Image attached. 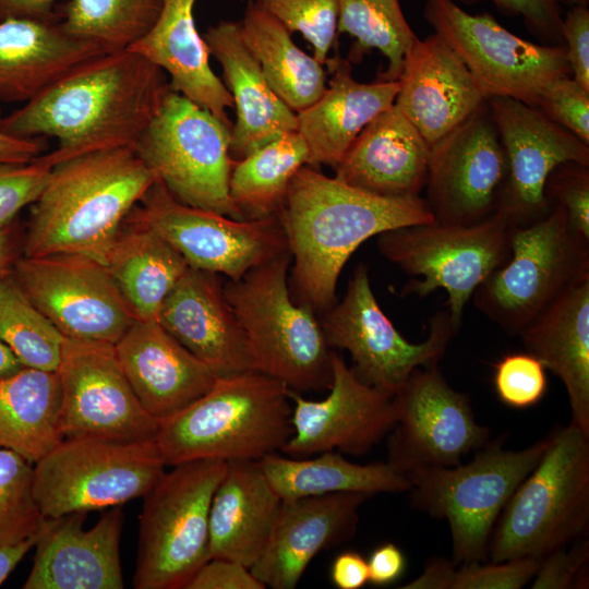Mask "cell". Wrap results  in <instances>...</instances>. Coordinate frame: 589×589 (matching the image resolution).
Listing matches in <instances>:
<instances>
[{"label": "cell", "mask_w": 589, "mask_h": 589, "mask_svg": "<svg viewBox=\"0 0 589 589\" xmlns=\"http://www.w3.org/2000/svg\"><path fill=\"white\" fill-rule=\"evenodd\" d=\"M370 496L350 492L283 501L268 545L250 568L252 574L266 588H296L318 553L356 534L359 509Z\"/></svg>", "instance_id": "obj_25"}, {"label": "cell", "mask_w": 589, "mask_h": 589, "mask_svg": "<svg viewBox=\"0 0 589 589\" xmlns=\"http://www.w3.org/2000/svg\"><path fill=\"white\" fill-rule=\"evenodd\" d=\"M430 146L393 105L375 117L334 167L335 178L384 197L420 196Z\"/></svg>", "instance_id": "obj_27"}, {"label": "cell", "mask_w": 589, "mask_h": 589, "mask_svg": "<svg viewBox=\"0 0 589 589\" xmlns=\"http://www.w3.org/2000/svg\"><path fill=\"white\" fill-rule=\"evenodd\" d=\"M52 168L45 153L24 164H0V230L37 200Z\"/></svg>", "instance_id": "obj_46"}, {"label": "cell", "mask_w": 589, "mask_h": 589, "mask_svg": "<svg viewBox=\"0 0 589 589\" xmlns=\"http://www.w3.org/2000/svg\"><path fill=\"white\" fill-rule=\"evenodd\" d=\"M129 214L156 231L190 267L232 280L289 251L278 215L235 219L179 202L159 181Z\"/></svg>", "instance_id": "obj_15"}, {"label": "cell", "mask_w": 589, "mask_h": 589, "mask_svg": "<svg viewBox=\"0 0 589 589\" xmlns=\"http://www.w3.org/2000/svg\"><path fill=\"white\" fill-rule=\"evenodd\" d=\"M423 16L488 99L508 97L536 108L551 83L572 76L564 46L522 39L489 13L472 15L450 0H425Z\"/></svg>", "instance_id": "obj_14"}, {"label": "cell", "mask_w": 589, "mask_h": 589, "mask_svg": "<svg viewBox=\"0 0 589 589\" xmlns=\"http://www.w3.org/2000/svg\"><path fill=\"white\" fill-rule=\"evenodd\" d=\"M329 394L308 400L290 390L292 434L279 452L306 458L328 450L362 456L396 423L393 395L362 383L344 358L332 352Z\"/></svg>", "instance_id": "obj_20"}, {"label": "cell", "mask_w": 589, "mask_h": 589, "mask_svg": "<svg viewBox=\"0 0 589 589\" xmlns=\"http://www.w3.org/2000/svg\"><path fill=\"white\" fill-rule=\"evenodd\" d=\"M164 0H68L58 11L70 34L108 51L131 47L157 21Z\"/></svg>", "instance_id": "obj_40"}, {"label": "cell", "mask_w": 589, "mask_h": 589, "mask_svg": "<svg viewBox=\"0 0 589 589\" xmlns=\"http://www.w3.org/2000/svg\"><path fill=\"white\" fill-rule=\"evenodd\" d=\"M115 348L140 404L158 422L206 394L218 377L158 321L136 320Z\"/></svg>", "instance_id": "obj_26"}, {"label": "cell", "mask_w": 589, "mask_h": 589, "mask_svg": "<svg viewBox=\"0 0 589 589\" xmlns=\"http://www.w3.org/2000/svg\"><path fill=\"white\" fill-rule=\"evenodd\" d=\"M0 339L23 366L57 371L65 337L26 297L11 274L0 280Z\"/></svg>", "instance_id": "obj_41"}, {"label": "cell", "mask_w": 589, "mask_h": 589, "mask_svg": "<svg viewBox=\"0 0 589 589\" xmlns=\"http://www.w3.org/2000/svg\"><path fill=\"white\" fill-rule=\"evenodd\" d=\"M281 503L257 460L227 461L209 509L211 558L251 568L268 545Z\"/></svg>", "instance_id": "obj_30"}, {"label": "cell", "mask_w": 589, "mask_h": 589, "mask_svg": "<svg viewBox=\"0 0 589 589\" xmlns=\"http://www.w3.org/2000/svg\"><path fill=\"white\" fill-rule=\"evenodd\" d=\"M562 35L572 77L589 91V10L574 5L563 15Z\"/></svg>", "instance_id": "obj_51"}, {"label": "cell", "mask_w": 589, "mask_h": 589, "mask_svg": "<svg viewBox=\"0 0 589 589\" xmlns=\"http://www.w3.org/2000/svg\"><path fill=\"white\" fill-rule=\"evenodd\" d=\"M59 0H0V21L8 19H33L59 21Z\"/></svg>", "instance_id": "obj_56"}, {"label": "cell", "mask_w": 589, "mask_h": 589, "mask_svg": "<svg viewBox=\"0 0 589 589\" xmlns=\"http://www.w3.org/2000/svg\"><path fill=\"white\" fill-rule=\"evenodd\" d=\"M536 109L589 144V91L572 76L551 83L539 97Z\"/></svg>", "instance_id": "obj_48"}, {"label": "cell", "mask_w": 589, "mask_h": 589, "mask_svg": "<svg viewBox=\"0 0 589 589\" xmlns=\"http://www.w3.org/2000/svg\"><path fill=\"white\" fill-rule=\"evenodd\" d=\"M104 264L140 321H157L164 300L189 267L176 249L130 214Z\"/></svg>", "instance_id": "obj_34"}, {"label": "cell", "mask_w": 589, "mask_h": 589, "mask_svg": "<svg viewBox=\"0 0 589 589\" xmlns=\"http://www.w3.org/2000/svg\"><path fill=\"white\" fill-rule=\"evenodd\" d=\"M34 465L0 448V546L37 533L44 518L34 495Z\"/></svg>", "instance_id": "obj_42"}, {"label": "cell", "mask_w": 589, "mask_h": 589, "mask_svg": "<svg viewBox=\"0 0 589 589\" xmlns=\"http://www.w3.org/2000/svg\"><path fill=\"white\" fill-rule=\"evenodd\" d=\"M563 382L570 422L589 436V276L568 288L519 335Z\"/></svg>", "instance_id": "obj_33"}, {"label": "cell", "mask_w": 589, "mask_h": 589, "mask_svg": "<svg viewBox=\"0 0 589 589\" xmlns=\"http://www.w3.org/2000/svg\"><path fill=\"white\" fill-rule=\"evenodd\" d=\"M539 565L534 557L457 564L450 589H519L531 582Z\"/></svg>", "instance_id": "obj_47"}, {"label": "cell", "mask_w": 589, "mask_h": 589, "mask_svg": "<svg viewBox=\"0 0 589 589\" xmlns=\"http://www.w3.org/2000/svg\"><path fill=\"white\" fill-rule=\"evenodd\" d=\"M506 436L488 442L468 464L420 467L407 477L410 504L446 519L456 564L484 562L493 527L519 483L536 467L550 435L520 450L503 447Z\"/></svg>", "instance_id": "obj_7"}, {"label": "cell", "mask_w": 589, "mask_h": 589, "mask_svg": "<svg viewBox=\"0 0 589 589\" xmlns=\"http://www.w3.org/2000/svg\"><path fill=\"white\" fill-rule=\"evenodd\" d=\"M240 36L277 96L296 113L326 88L324 65L301 50L291 34L249 0L238 21Z\"/></svg>", "instance_id": "obj_37"}, {"label": "cell", "mask_w": 589, "mask_h": 589, "mask_svg": "<svg viewBox=\"0 0 589 589\" xmlns=\"http://www.w3.org/2000/svg\"><path fill=\"white\" fill-rule=\"evenodd\" d=\"M338 34L354 39L349 58L359 62L376 49L388 61L378 80L398 81L405 55L418 38L404 16L399 0H338Z\"/></svg>", "instance_id": "obj_39"}, {"label": "cell", "mask_w": 589, "mask_h": 589, "mask_svg": "<svg viewBox=\"0 0 589 589\" xmlns=\"http://www.w3.org/2000/svg\"><path fill=\"white\" fill-rule=\"evenodd\" d=\"M290 389L260 372L218 376L194 402L159 421L166 466L215 458L260 460L292 434Z\"/></svg>", "instance_id": "obj_4"}, {"label": "cell", "mask_w": 589, "mask_h": 589, "mask_svg": "<svg viewBox=\"0 0 589 589\" xmlns=\"http://www.w3.org/2000/svg\"><path fill=\"white\" fill-rule=\"evenodd\" d=\"M589 541L581 538L540 560L532 589L588 588Z\"/></svg>", "instance_id": "obj_49"}, {"label": "cell", "mask_w": 589, "mask_h": 589, "mask_svg": "<svg viewBox=\"0 0 589 589\" xmlns=\"http://www.w3.org/2000/svg\"><path fill=\"white\" fill-rule=\"evenodd\" d=\"M23 365L11 351V349L0 339V377L12 374Z\"/></svg>", "instance_id": "obj_60"}, {"label": "cell", "mask_w": 589, "mask_h": 589, "mask_svg": "<svg viewBox=\"0 0 589 589\" xmlns=\"http://www.w3.org/2000/svg\"><path fill=\"white\" fill-rule=\"evenodd\" d=\"M318 320L329 348L350 353L356 376L390 395L416 369L437 365L458 332L448 311H442L430 320L426 339L408 341L380 308L364 263L353 271L342 299Z\"/></svg>", "instance_id": "obj_13"}, {"label": "cell", "mask_w": 589, "mask_h": 589, "mask_svg": "<svg viewBox=\"0 0 589 589\" xmlns=\"http://www.w3.org/2000/svg\"><path fill=\"white\" fill-rule=\"evenodd\" d=\"M550 206L563 207L573 231L589 240V166L576 161L557 165L544 184Z\"/></svg>", "instance_id": "obj_45"}, {"label": "cell", "mask_w": 589, "mask_h": 589, "mask_svg": "<svg viewBox=\"0 0 589 589\" xmlns=\"http://www.w3.org/2000/svg\"><path fill=\"white\" fill-rule=\"evenodd\" d=\"M329 577L338 589H360L369 582L368 561L359 552H341L330 565Z\"/></svg>", "instance_id": "obj_54"}, {"label": "cell", "mask_w": 589, "mask_h": 589, "mask_svg": "<svg viewBox=\"0 0 589 589\" xmlns=\"http://www.w3.org/2000/svg\"><path fill=\"white\" fill-rule=\"evenodd\" d=\"M328 87L309 107L297 112V131L309 149L308 165L335 167L361 131L392 107L398 81L361 83L352 77L349 60L328 58Z\"/></svg>", "instance_id": "obj_29"}, {"label": "cell", "mask_w": 589, "mask_h": 589, "mask_svg": "<svg viewBox=\"0 0 589 589\" xmlns=\"http://www.w3.org/2000/svg\"><path fill=\"white\" fill-rule=\"evenodd\" d=\"M589 530V436L555 429L536 467L516 488L491 532L488 560H541Z\"/></svg>", "instance_id": "obj_5"}, {"label": "cell", "mask_w": 589, "mask_h": 589, "mask_svg": "<svg viewBox=\"0 0 589 589\" xmlns=\"http://www.w3.org/2000/svg\"><path fill=\"white\" fill-rule=\"evenodd\" d=\"M165 466L155 440L64 438L34 465V495L44 517L117 507L144 497Z\"/></svg>", "instance_id": "obj_12"}, {"label": "cell", "mask_w": 589, "mask_h": 589, "mask_svg": "<svg viewBox=\"0 0 589 589\" xmlns=\"http://www.w3.org/2000/svg\"><path fill=\"white\" fill-rule=\"evenodd\" d=\"M156 181L132 147L57 164L32 204L23 255L72 253L105 263L128 214Z\"/></svg>", "instance_id": "obj_3"}, {"label": "cell", "mask_w": 589, "mask_h": 589, "mask_svg": "<svg viewBox=\"0 0 589 589\" xmlns=\"http://www.w3.org/2000/svg\"><path fill=\"white\" fill-rule=\"evenodd\" d=\"M393 398L396 423L387 434V462L404 474L457 466L490 441L468 395L455 390L437 365L416 369Z\"/></svg>", "instance_id": "obj_19"}, {"label": "cell", "mask_w": 589, "mask_h": 589, "mask_svg": "<svg viewBox=\"0 0 589 589\" xmlns=\"http://www.w3.org/2000/svg\"><path fill=\"white\" fill-rule=\"evenodd\" d=\"M0 110V164H24L44 154L45 137H19L8 133L2 124Z\"/></svg>", "instance_id": "obj_55"}, {"label": "cell", "mask_w": 589, "mask_h": 589, "mask_svg": "<svg viewBox=\"0 0 589 589\" xmlns=\"http://www.w3.org/2000/svg\"><path fill=\"white\" fill-rule=\"evenodd\" d=\"M278 217L293 259L291 296L317 316L336 302L340 273L363 242L387 230L434 220L421 196H378L310 165L292 178Z\"/></svg>", "instance_id": "obj_2"}, {"label": "cell", "mask_w": 589, "mask_h": 589, "mask_svg": "<svg viewBox=\"0 0 589 589\" xmlns=\"http://www.w3.org/2000/svg\"><path fill=\"white\" fill-rule=\"evenodd\" d=\"M241 563L226 558L208 560L189 580L184 589H265Z\"/></svg>", "instance_id": "obj_52"}, {"label": "cell", "mask_w": 589, "mask_h": 589, "mask_svg": "<svg viewBox=\"0 0 589 589\" xmlns=\"http://www.w3.org/2000/svg\"><path fill=\"white\" fill-rule=\"evenodd\" d=\"M144 496L133 587L184 589L211 560L209 509L227 461L172 466Z\"/></svg>", "instance_id": "obj_9"}, {"label": "cell", "mask_w": 589, "mask_h": 589, "mask_svg": "<svg viewBox=\"0 0 589 589\" xmlns=\"http://www.w3.org/2000/svg\"><path fill=\"white\" fill-rule=\"evenodd\" d=\"M267 481L283 500L334 493H401L410 488L407 477L388 462L359 465L335 450L314 458H293L277 452L257 460Z\"/></svg>", "instance_id": "obj_35"}, {"label": "cell", "mask_w": 589, "mask_h": 589, "mask_svg": "<svg viewBox=\"0 0 589 589\" xmlns=\"http://www.w3.org/2000/svg\"><path fill=\"white\" fill-rule=\"evenodd\" d=\"M488 103L508 163L502 205L516 226L531 224L552 207L544 196L550 172L566 161L589 166V144L522 101L490 97Z\"/></svg>", "instance_id": "obj_21"}, {"label": "cell", "mask_w": 589, "mask_h": 589, "mask_svg": "<svg viewBox=\"0 0 589 589\" xmlns=\"http://www.w3.org/2000/svg\"><path fill=\"white\" fill-rule=\"evenodd\" d=\"M398 83L394 105L429 146L488 100L461 59L436 33L414 40Z\"/></svg>", "instance_id": "obj_24"}, {"label": "cell", "mask_w": 589, "mask_h": 589, "mask_svg": "<svg viewBox=\"0 0 589 589\" xmlns=\"http://www.w3.org/2000/svg\"><path fill=\"white\" fill-rule=\"evenodd\" d=\"M231 128L170 89L132 146L179 202L243 220L229 195Z\"/></svg>", "instance_id": "obj_11"}, {"label": "cell", "mask_w": 589, "mask_h": 589, "mask_svg": "<svg viewBox=\"0 0 589 589\" xmlns=\"http://www.w3.org/2000/svg\"><path fill=\"white\" fill-rule=\"evenodd\" d=\"M59 21H0V99L27 103L83 61L106 52Z\"/></svg>", "instance_id": "obj_31"}, {"label": "cell", "mask_w": 589, "mask_h": 589, "mask_svg": "<svg viewBox=\"0 0 589 589\" xmlns=\"http://www.w3.org/2000/svg\"><path fill=\"white\" fill-rule=\"evenodd\" d=\"M255 7L276 19L290 34L300 33L312 46L313 57L323 65L336 45L338 0H252Z\"/></svg>", "instance_id": "obj_43"}, {"label": "cell", "mask_w": 589, "mask_h": 589, "mask_svg": "<svg viewBox=\"0 0 589 589\" xmlns=\"http://www.w3.org/2000/svg\"><path fill=\"white\" fill-rule=\"evenodd\" d=\"M509 211L501 205L486 218L469 225L426 224L400 227L377 236L380 253L409 276L400 294L422 298L436 289L448 296V313L459 330L466 304L474 290L510 257Z\"/></svg>", "instance_id": "obj_8"}, {"label": "cell", "mask_w": 589, "mask_h": 589, "mask_svg": "<svg viewBox=\"0 0 589 589\" xmlns=\"http://www.w3.org/2000/svg\"><path fill=\"white\" fill-rule=\"evenodd\" d=\"M221 277L189 266L164 300L157 321L217 376L259 372Z\"/></svg>", "instance_id": "obj_23"}, {"label": "cell", "mask_w": 589, "mask_h": 589, "mask_svg": "<svg viewBox=\"0 0 589 589\" xmlns=\"http://www.w3.org/2000/svg\"><path fill=\"white\" fill-rule=\"evenodd\" d=\"M509 260L473 292V304L509 335H519L568 288L589 276V240L569 227L562 206L515 226Z\"/></svg>", "instance_id": "obj_10"}, {"label": "cell", "mask_w": 589, "mask_h": 589, "mask_svg": "<svg viewBox=\"0 0 589 589\" xmlns=\"http://www.w3.org/2000/svg\"><path fill=\"white\" fill-rule=\"evenodd\" d=\"M203 38L220 63L233 99L237 120L231 128L230 155L239 160L274 139L297 131V113L273 91L260 64L247 49L238 22L220 21Z\"/></svg>", "instance_id": "obj_28"}, {"label": "cell", "mask_w": 589, "mask_h": 589, "mask_svg": "<svg viewBox=\"0 0 589 589\" xmlns=\"http://www.w3.org/2000/svg\"><path fill=\"white\" fill-rule=\"evenodd\" d=\"M507 181V157L488 100L430 146L424 200L437 223L486 218L502 205Z\"/></svg>", "instance_id": "obj_18"}, {"label": "cell", "mask_w": 589, "mask_h": 589, "mask_svg": "<svg viewBox=\"0 0 589 589\" xmlns=\"http://www.w3.org/2000/svg\"><path fill=\"white\" fill-rule=\"evenodd\" d=\"M22 242L15 221L0 230V280L9 276L15 261L20 257Z\"/></svg>", "instance_id": "obj_58"}, {"label": "cell", "mask_w": 589, "mask_h": 589, "mask_svg": "<svg viewBox=\"0 0 589 589\" xmlns=\"http://www.w3.org/2000/svg\"><path fill=\"white\" fill-rule=\"evenodd\" d=\"M309 149L298 131L285 133L235 160L229 195L244 219L278 215L290 182L308 165Z\"/></svg>", "instance_id": "obj_38"}, {"label": "cell", "mask_w": 589, "mask_h": 589, "mask_svg": "<svg viewBox=\"0 0 589 589\" xmlns=\"http://www.w3.org/2000/svg\"><path fill=\"white\" fill-rule=\"evenodd\" d=\"M453 560L445 557H431L423 572L400 586V589H450L452 576L456 567Z\"/></svg>", "instance_id": "obj_57"}, {"label": "cell", "mask_w": 589, "mask_h": 589, "mask_svg": "<svg viewBox=\"0 0 589 589\" xmlns=\"http://www.w3.org/2000/svg\"><path fill=\"white\" fill-rule=\"evenodd\" d=\"M195 1L164 0L153 27L128 49L164 70L173 92L209 110L232 128L227 109L233 107V99L211 69L208 47L195 25Z\"/></svg>", "instance_id": "obj_32"}, {"label": "cell", "mask_w": 589, "mask_h": 589, "mask_svg": "<svg viewBox=\"0 0 589 589\" xmlns=\"http://www.w3.org/2000/svg\"><path fill=\"white\" fill-rule=\"evenodd\" d=\"M467 5L490 1L504 15L519 16L543 45L564 46L560 0H450Z\"/></svg>", "instance_id": "obj_50"}, {"label": "cell", "mask_w": 589, "mask_h": 589, "mask_svg": "<svg viewBox=\"0 0 589 589\" xmlns=\"http://www.w3.org/2000/svg\"><path fill=\"white\" fill-rule=\"evenodd\" d=\"M61 388L56 372L23 366L0 377V448L35 465L60 444Z\"/></svg>", "instance_id": "obj_36"}, {"label": "cell", "mask_w": 589, "mask_h": 589, "mask_svg": "<svg viewBox=\"0 0 589 589\" xmlns=\"http://www.w3.org/2000/svg\"><path fill=\"white\" fill-rule=\"evenodd\" d=\"M158 65L131 50H111L74 67L21 108L3 117L19 137H53L45 153L53 167L91 152L132 147L170 91Z\"/></svg>", "instance_id": "obj_1"}, {"label": "cell", "mask_w": 589, "mask_h": 589, "mask_svg": "<svg viewBox=\"0 0 589 589\" xmlns=\"http://www.w3.org/2000/svg\"><path fill=\"white\" fill-rule=\"evenodd\" d=\"M369 582L375 586L395 584L406 570V556L393 542L375 548L368 560Z\"/></svg>", "instance_id": "obj_53"}, {"label": "cell", "mask_w": 589, "mask_h": 589, "mask_svg": "<svg viewBox=\"0 0 589 589\" xmlns=\"http://www.w3.org/2000/svg\"><path fill=\"white\" fill-rule=\"evenodd\" d=\"M84 512L44 517L37 531L33 568L24 589H121L123 513L107 510L91 529Z\"/></svg>", "instance_id": "obj_22"}, {"label": "cell", "mask_w": 589, "mask_h": 589, "mask_svg": "<svg viewBox=\"0 0 589 589\" xmlns=\"http://www.w3.org/2000/svg\"><path fill=\"white\" fill-rule=\"evenodd\" d=\"M11 276L68 339L116 345L137 320L106 265L93 257L22 255Z\"/></svg>", "instance_id": "obj_16"}, {"label": "cell", "mask_w": 589, "mask_h": 589, "mask_svg": "<svg viewBox=\"0 0 589 589\" xmlns=\"http://www.w3.org/2000/svg\"><path fill=\"white\" fill-rule=\"evenodd\" d=\"M542 362L529 352L504 356L494 365V388L498 399L515 409L538 404L546 392Z\"/></svg>", "instance_id": "obj_44"}, {"label": "cell", "mask_w": 589, "mask_h": 589, "mask_svg": "<svg viewBox=\"0 0 589 589\" xmlns=\"http://www.w3.org/2000/svg\"><path fill=\"white\" fill-rule=\"evenodd\" d=\"M290 251L224 281L227 301L240 322L257 371L290 390L328 389L332 352L317 315L299 304L288 285Z\"/></svg>", "instance_id": "obj_6"}, {"label": "cell", "mask_w": 589, "mask_h": 589, "mask_svg": "<svg viewBox=\"0 0 589 589\" xmlns=\"http://www.w3.org/2000/svg\"><path fill=\"white\" fill-rule=\"evenodd\" d=\"M561 3H565L569 7L574 5H586L588 7L589 0H560Z\"/></svg>", "instance_id": "obj_61"}, {"label": "cell", "mask_w": 589, "mask_h": 589, "mask_svg": "<svg viewBox=\"0 0 589 589\" xmlns=\"http://www.w3.org/2000/svg\"><path fill=\"white\" fill-rule=\"evenodd\" d=\"M56 373L64 438L116 443L155 440L159 422L140 404L115 345L65 338Z\"/></svg>", "instance_id": "obj_17"}, {"label": "cell", "mask_w": 589, "mask_h": 589, "mask_svg": "<svg viewBox=\"0 0 589 589\" xmlns=\"http://www.w3.org/2000/svg\"><path fill=\"white\" fill-rule=\"evenodd\" d=\"M37 533L19 542L0 546V585L8 578L26 553L35 546Z\"/></svg>", "instance_id": "obj_59"}]
</instances>
